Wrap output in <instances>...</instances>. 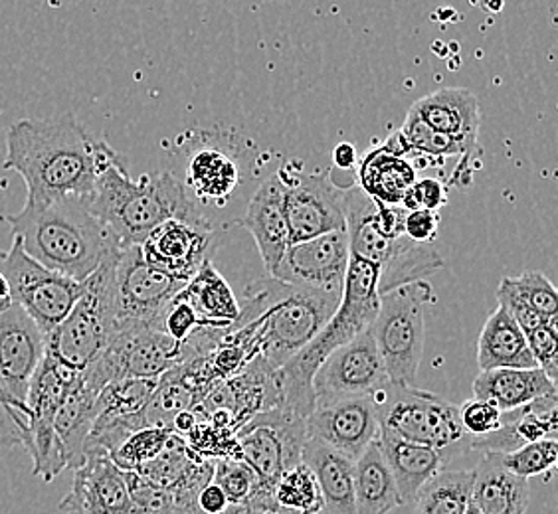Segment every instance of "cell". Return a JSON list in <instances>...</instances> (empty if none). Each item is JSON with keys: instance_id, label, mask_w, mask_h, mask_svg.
Listing matches in <instances>:
<instances>
[{"instance_id": "obj_1", "label": "cell", "mask_w": 558, "mask_h": 514, "mask_svg": "<svg viewBox=\"0 0 558 514\" xmlns=\"http://www.w3.org/2000/svg\"><path fill=\"white\" fill-rule=\"evenodd\" d=\"M119 155L96 139L72 113L50 119H21L7 133L2 167L19 172L26 203L89 198L97 179Z\"/></svg>"}, {"instance_id": "obj_2", "label": "cell", "mask_w": 558, "mask_h": 514, "mask_svg": "<svg viewBox=\"0 0 558 514\" xmlns=\"http://www.w3.org/2000/svg\"><path fill=\"white\" fill-rule=\"evenodd\" d=\"M339 301L341 293L298 287L271 276L258 279L244 291L240 317L228 334L250 363L281 368L331 319Z\"/></svg>"}, {"instance_id": "obj_3", "label": "cell", "mask_w": 558, "mask_h": 514, "mask_svg": "<svg viewBox=\"0 0 558 514\" xmlns=\"http://www.w3.org/2000/svg\"><path fill=\"white\" fill-rule=\"evenodd\" d=\"M4 220L28 256L74 281L89 278L109 254L123 247L92 212L87 198L26 203L19 215Z\"/></svg>"}, {"instance_id": "obj_4", "label": "cell", "mask_w": 558, "mask_h": 514, "mask_svg": "<svg viewBox=\"0 0 558 514\" xmlns=\"http://www.w3.org/2000/svg\"><path fill=\"white\" fill-rule=\"evenodd\" d=\"M87 203L123 247L140 246L157 225L171 218L205 220L174 174L147 172L133 181L121 157L101 171Z\"/></svg>"}, {"instance_id": "obj_5", "label": "cell", "mask_w": 558, "mask_h": 514, "mask_svg": "<svg viewBox=\"0 0 558 514\" xmlns=\"http://www.w3.org/2000/svg\"><path fill=\"white\" fill-rule=\"evenodd\" d=\"M378 268L361 257L351 256L344 273L343 293L337 311L323 325L310 343L278 368L281 406L307 418L315 404L313 376L335 348L368 331L378 311Z\"/></svg>"}, {"instance_id": "obj_6", "label": "cell", "mask_w": 558, "mask_h": 514, "mask_svg": "<svg viewBox=\"0 0 558 514\" xmlns=\"http://www.w3.org/2000/svg\"><path fill=\"white\" fill-rule=\"evenodd\" d=\"M77 376L80 372L44 354L28 388L26 409L0 407V445H22L28 451L34 461V475L43 481H54L65 469L54 419Z\"/></svg>"}, {"instance_id": "obj_7", "label": "cell", "mask_w": 558, "mask_h": 514, "mask_svg": "<svg viewBox=\"0 0 558 514\" xmlns=\"http://www.w3.org/2000/svg\"><path fill=\"white\" fill-rule=\"evenodd\" d=\"M121 249L109 254L99 268L84 279V290L72 311L46 334V354L75 372H84L106 351L111 336L118 331L113 309V269Z\"/></svg>"}, {"instance_id": "obj_8", "label": "cell", "mask_w": 558, "mask_h": 514, "mask_svg": "<svg viewBox=\"0 0 558 514\" xmlns=\"http://www.w3.org/2000/svg\"><path fill=\"white\" fill-rule=\"evenodd\" d=\"M429 303H434V290L426 279L380 293L378 311L368 331L390 382H416L426 343Z\"/></svg>"}, {"instance_id": "obj_9", "label": "cell", "mask_w": 558, "mask_h": 514, "mask_svg": "<svg viewBox=\"0 0 558 514\" xmlns=\"http://www.w3.org/2000/svg\"><path fill=\"white\" fill-rule=\"evenodd\" d=\"M378 428L434 450H468L470 436L460 421V406L414 384L387 382L375 396Z\"/></svg>"}, {"instance_id": "obj_10", "label": "cell", "mask_w": 558, "mask_h": 514, "mask_svg": "<svg viewBox=\"0 0 558 514\" xmlns=\"http://www.w3.org/2000/svg\"><path fill=\"white\" fill-rule=\"evenodd\" d=\"M183 360V344L171 339L159 325L135 322L118 327L106 351L87 366L82 378L99 394L113 380L159 378Z\"/></svg>"}, {"instance_id": "obj_11", "label": "cell", "mask_w": 558, "mask_h": 514, "mask_svg": "<svg viewBox=\"0 0 558 514\" xmlns=\"http://www.w3.org/2000/svg\"><path fill=\"white\" fill-rule=\"evenodd\" d=\"M0 273L9 281L14 303L44 334L64 321L84 290V281L60 276L28 256L16 236H12L9 252H0Z\"/></svg>"}, {"instance_id": "obj_12", "label": "cell", "mask_w": 558, "mask_h": 514, "mask_svg": "<svg viewBox=\"0 0 558 514\" xmlns=\"http://www.w3.org/2000/svg\"><path fill=\"white\" fill-rule=\"evenodd\" d=\"M238 455L256 472L264 489L274 487L279 475L298 465L307 441L305 418L286 407L258 412L236 429Z\"/></svg>"}, {"instance_id": "obj_13", "label": "cell", "mask_w": 558, "mask_h": 514, "mask_svg": "<svg viewBox=\"0 0 558 514\" xmlns=\"http://www.w3.org/2000/svg\"><path fill=\"white\" fill-rule=\"evenodd\" d=\"M278 174L291 244L344 230L343 186L329 174L303 172L295 162L281 167Z\"/></svg>"}, {"instance_id": "obj_14", "label": "cell", "mask_w": 558, "mask_h": 514, "mask_svg": "<svg viewBox=\"0 0 558 514\" xmlns=\"http://www.w3.org/2000/svg\"><path fill=\"white\" fill-rule=\"evenodd\" d=\"M184 285L183 279L172 278L150 266L140 246L123 247L113 269V309L118 327L135 322L159 325L165 307Z\"/></svg>"}, {"instance_id": "obj_15", "label": "cell", "mask_w": 558, "mask_h": 514, "mask_svg": "<svg viewBox=\"0 0 558 514\" xmlns=\"http://www.w3.org/2000/svg\"><path fill=\"white\" fill-rule=\"evenodd\" d=\"M46 354V334L21 305L0 313V407L26 409L33 376Z\"/></svg>"}, {"instance_id": "obj_16", "label": "cell", "mask_w": 558, "mask_h": 514, "mask_svg": "<svg viewBox=\"0 0 558 514\" xmlns=\"http://www.w3.org/2000/svg\"><path fill=\"white\" fill-rule=\"evenodd\" d=\"M390 382L371 331L335 348L313 376L315 400L327 397L375 396Z\"/></svg>"}, {"instance_id": "obj_17", "label": "cell", "mask_w": 558, "mask_h": 514, "mask_svg": "<svg viewBox=\"0 0 558 514\" xmlns=\"http://www.w3.org/2000/svg\"><path fill=\"white\" fill-rule=\"evenodd\" d=\"M349 259L347 232L335 230L290 244L269 276L298 287L343 293Z\"/></svg>"}, {"instance_id": "obj_18", "label": "cell", "mask_w": 558, "mask_h": 514, "mask_svg": "<svg viewBox=\"0 0 558 514\" xmlns=\"http://www.w3.org/2000/svg\"><path fill=\"white\" fill-rule=\"evenodd\" d=\"M307 438L341 451L356 460L378 436L373 396L327 397L315 400L305 418Z\"/></svg>"}, {"instance_id": "obj_19", "label": "cell", "mask_w": 558, "mask_h": 514, "mask_svg": "<svg viewBox=\"0 0 558 514\" xmlns=\"http://www.w3.org/2000/svg\"><path fill=\"white\" fill-rule=\"evenodd\" d=\"M60 514H143L133 503L125 472L108 453H87L74 469L72 489L60 503Z\"/></svg>"}, {"instance_id": "obj_20", "label": "cell", "mask_w": 558, "mask_h": 514, "mask_svg": "<svg viewBox=\"0 0 558 514\" xmlns=\"http://www.w3.org/2000/svg\"><path fill=\"white\" fill-rule=\"evenodd\" d=\"M140 247L150 266L172 278L189 281L206 259H210L215 230L206 218L198 222L171 218L157 225Z\"/></svg>"}, {"instance_id": "obj_21", "label": "cell", "mask_w": 558, "mask_h": 514, "mask_svg": "<svg viewBox=\"0 0 558 514\" xmlns=\"http://www.w3.org/2000/svg\"><path fill=\"white\" fill-rule=\"evenodd\" d=\"M238 224L252 234L259 257L268 273H271L278 266L279 257L283 256L291 244L290 225L283 206V184L278 172L259 184L258 191L247 204L246 216Z\"/></svg>"}, {"instance_id": "obj_22", "label": "cell", "mask_w": 558, "mask_h": 514, "mask_svg": "<svg viewBox=\"0 0 558 514\" xmlns=\"http://www.w3.org/2000/svg\"><path fill=\"white\" fill-rule=\"evenodd\" d=\"M557 396L541 397L526 406L504 412L501 428L482 438H472L468 450L509 453L525 443L557 440Z\"/></svg>"}, {"instance_id": "obj_23", "label": "cell", "mask_w": 558, "mask_h": 514, "mask_svg": "<svg viewBox=\"0 0 558 514\" xmlns=\"http://www.w3.org/2000/svg\"><path fill=\"white\" fill-rule=\"evenodd\" d=\"M376 441L404 504L412 503L420 489L444 469V455L429 445L404 440L385 428H378Z\"/></svg>"}, {"instance_id": "obj_24", "label": "cell", "mask_w": 558, "mask_h": 514, "mask_svg": "<svg viewBox=\"0 0 558 514\" xmlns=\"http://www.w3.org/2000/svg\"><path fill=\"white\" fill-rule=\"evenodd\" d=\"M473 396L492 402L501 412H511L541 397L557 396V382L538 366L492 368L482 370L473 380Z\"/></svg>"}, {"instance_id": "obj_25", "label": "cell", "mask_w": 558, "mask_h": 514, "mask_svg": "<svg viewBox=\"0 0 558 514\" xmlns=\"http://www.w3.org/2000/svg\"><path fill=\"white\" fill-rule=\"evenodd\" d=\"M482 514H525L529 479L509 472L501 453L487 451L473 469L472 501Z\"/></svg>"}, {"instance_id": "obj_26", "label": "cell", "mask_w": 558, "mask_h": 514, "mask_svg": "<svg viewBox=\"0 0 558 514\" xmlns=\"http://www.w3.org/2000/svg\"><path fill=\"white\" fill-rule=\"evenodd\" d=\"M410 109L438 133L473 143L480 139V101L465 87H444L420 97Z\"/></svg>"}, {"instance_id": "obj_27", "label": "cell", "mask_w": 558, "mask_h": 514, "mask_svg": "<svg viewBox=\"0 0 558 514\" xmlns=\"http://www.w3.org/2000/svg\"><path fill=\"white\" fill-rule=\"evenodd\" d=\"M301 461L310 465L322 489L323 514H359L354 503V461L351 457L307 438Z\"/></svg>"}, {"instance_id": "obj_28", "label": "cell", "mask_w": 558, "mask_h": 514, "mask_svg": "<svg viewBox=\"0 0 558 514\" xmlns=\"http://www.w3.org/2000/svg\"><path fill=\"white\" fill-rule=\"evenodd\" d=\"M181 293L193 305L203 331L228 332L236 325L240 303L228 281L215 268L213 257L186 281Z\"/></svg>"}, {"instance_id": "obj_29", "label": "cell", "mask_w": 558, "mask_h": 514, "mask_svg": "<svg viewBox=\"0 0 558 514\" xmlns=\"http://www.w3.org/2000/svg\"><path fill=\"white\" fill-rule=\"evenodd\" d=\"M96 390L86 384L80 372L56 414V438L64 455L65 469H75L86 460L87 436L96 419Z\"/></svg>"}, {"instance_id": "obj_30", "label": "cell", "mask_w": 558, "mask_h": 514, "mask_svg": "<svg viewBox=\"0 0 558 514\" xmlns=\"http://www.w3.org/2000/svg\"><path fill=\"white\" fill-rule=\"evenodd\" d=\"M477 365L492 368H535L526 334L515 319L499 305L485 321L477 339Z\"/></svg>"}, {"instance_id": "obj_31", "label": "cell", "mask_w": 558, "mask_h": 514, "mask_svg": "<svg viewBox=\"0 0 558 514\" xmlns=\"http://www.w3.org/2000/svg\"><path fill=\"white\" fill-rule=\"evenodd\" d=\"M240 184V167L220 145L206 143L193 150L186 162V181L189 188L201 203H228Z\"/></svg>"}, {"instance_id": "obj_32", "label": "cell", "mask_w": 558, "mask_h": 514, "mask_svg": "<svg viewBox=\"0 0 558 514\" xmlns=\"http://www.w3.org/2000/svg\"><path fill=\"white\" fill-rule=\"evenodd\" d=\"M418 181L416 167L410 159L387 149L385 145L371 150L359 162L356 186L375 203L400 204L410 186Z\"/></svg>"}, {"instance_id": "obj_33", "label": "cell", "mask_w": 558, "mask_h": 514, "mask_svg": "<svg viewBox=\"0 0 558 514\" xmlns=\"http://www.w3.org/2000/svg\"><path fill=\"white\" fill-rule=\"evenodd\" d=\"M354 503L359 514H388L404 504L376 440L354 460Z\"/></svg>"}, {"instance_id": "obj_34", "label": "cell", "mask_w": 558, "mask_h": 514, "mask_svg": "<svg viewBox=\"0 0 558 514\" xmlns=\"http://www.w3.org/2000/svg\"><path fill=\"white\" fill-rule=\"evenodd\" d=\"M444 266L446 261L434 244H420L402 234L395 240L385 264L378 268V293L426 279Z\"/></svg>"}, {"instance_id": "obj_35", "label": "cell", "mask_w": 558, "mask_h": 514, "mask_svg": "<svg viewBox=\"0 0 558 514\" xmlns=\"http://www.w3.org/2000/svg\"><path fill=\"white\" fill-rule=\"evenodd\" d=\"M472 472L436 473L414 497L412 514H465L472 501Z\"/></svg>"}, {"instance_id": "obj_36", "label": "cell", "mask_w": 558, "mask_h": 514, "mask_svg": "<svg viewBox=\"0 0 558 514\" xmlns=\"http://www.w3.org/2000/svg\"><path fill=\"white\" fill-rule=\"evenodd\" d=\"M159 378H121L99 390L96 397L97 419L145 418Z\"/></svg>"}, {"instance_id": "obj_37", "label": "cell", "mask_w": 558, "mask_h": 514, "mask_svg": "<svg viewBox=\"0 0 558 514\" xmlns=\"http://www.w3.org/2000/svg\"><path fill=\"white\" fill-rule=\"evenodd\" d=\"M404 145L409 147V159L412 155L422 159H448V157H465V155H482L480 143L475 140H462L438 133L428 127L422 119L410 109L402 127L398 128Z\"/></svg>"}, {"instance_id": "obj_38", "label": "cell", "mask_w": 558, "mask_h": 514, "mask_svg": "<svg viewBox=\"0 0 558 514\" xmlns=\"http://www.w3.org/2000/svg\"><path fill=\"white\" fill-rule=\"evenodd\" d=\"M274 501L295 514H322L323 497L307 463L300 461L281 473L271 487Z\"/></svg>"}, {"instance_id": "obj_39", "label": "cell", "mask_w": 558, "mask_h": 514, "mask_svg": "<svg viewBox=\"0 0 558 514\" xmlns=\"http://www.w3.org/2000/svg\"><path fill=\"white\" fill-rule=\"evenodd\" d=\"M194 455L196 453L186 445L184 438L172 431L161 453L147 463H143L135 472L143 475L145 479H149L150 482L159 485L162 489L171 491L177 481L183 477V473L186 472Z\"/></svg>"}, {"instance_id": "obj_40", "label": "cell", "mask_w": 558, "mask_h": 514, "mask_svg": "<svg viewBox=\"0 0 558 514\" xmlns=\"http://www.w3.org/2000/svg\"><path fill=\"white\" fill-rule=\"evenodd\" d=\"M172 431L161 426H145L133 431L109 457L123 472H135L143 463L157 457Z\"/></svg>"}, {"instance_id": "obj_41", "label": "cell", "mask_w": 558, "mask_h": 514, "mask_svg": "<svg viewBox=\"0 0 558 514\" xmlns=\"http://www.w3.org/2000/svg\"><path fill=\"white\" fill-rule=\"evenodd\" d=\"M213 479L222 487L228 501L236 509L244 506L259 489H264L256 472L242 457L215 460Z\"/></svg>"}, {"instance_id": "obj_42", "label": "cell", "mask_w": 558, "mask_h": 514, "mask_svg": "<svg viewBox=\"0 0 558 514\" xmlns=\"http://www.w3.org/2000/svg\"><path fill=\"white\" fill-rule=\"evenodd\" d=\"M501 461L509 472L523 479L555 472L558 463L557 440H538L525 443L509 453H501Z\"/></svg>"}, {"instance_id": "obj_43", "label": "cell", "mask_w": 558, "mask_h": 514, "mask_svg": "<svg viewBox=\"0 0 558 514\" xmlns=\"http://www.w3.org/2000/svg\"><path fill=\"white\" fill-rule=\"evenodd\" d=\"M526 305L548 319H558V293L553 281L541 271H525L519 278H504Z\"/></svg>"}, {"instance_id": "obj_44", "label": "cell", "mask_w": 558, "mask_h": 514, "mask_svg": "<svg viewBox=\"0 0 558 514\" xmlns=\"http://www.w3.org/2000/svg\"><path fill=\"white\" fill-rule=\"evenodd\" d=\"M529 351L535 365L557 382L558 378V327L557 321L543 322L537 329L526 332Z\"/></svg>"}, {"instance_id": "obj_45", "label": "cell", "mask_w": 558, "mask_h": 514, "mask_svg": "<svg viewBox=\"0 0 558 514\" xmlns=\"http://www.w3.org/2000/svg\"><path fill=\"white\" fill-rule=\"evenodd\" d=\"M460 421L468 436L482 438L501 428L504 412L497 409L492 402L473 397L460 406Z\"/></svg>"}, {"instance_id": "obj_46", "label": "cell", "mask_w": 558, "mask_h": 514, "mask_svg": "<svg viewBox=\"0 0 558 514\" xmlns=\"http://www.w3.org/2000/svg\"><path fill=\"white\" fill-rule=\"evenodd\" d=\"M125 481L130 489L133 503L137 504L143 514L161 513L174 506L172 504V493L169 489H162L159 485L145 479L137 472H125Z\"/></svg>"}, {"instance_id": "obj_47", "label": "cell", "mask_w": 558, "mask_h": 514, "mask_svg": "<svg viewBox=\"0 0 558 514\" xmlns=\"http://www.w3.org/2000/svg\"><path fill=\"white\" fill-rule=\"evenodd\" d=\"M448 204V184L441 183L440 179H420L412 184L409 193L404 194L400 206L404 210H434L440 212L441 206Z\"/></svg>"}, {"instance_id": "obj_48", "label": "cell", "mask_w": 558, "mask_h": 514, "mask_svg": "<svg viewBox=\"0 0 558 514\" xmlns=\"http://www.w3.org/2000/svg\"><path fill=\"white\" fill-rule=\"evenodd\" d=\"M497 301L515 319L517 325L523 329L525 334L541 327L543 322L558 321V319H548L545 315L535 311L531 305H526L525 301L521 299L515 291L505 283L504 279H501V283L497 287Z\"/></svg>"}, {"instance_id": "obj_49", "label": "cell", "mask_w": 558, "mask_h": 514, "mask_svg": "<svg viewBox=\"0 0 558 514\" xmlns=\"http://www.w3.org/2000/svg\"><path fill=\"white\" fill-rule=\"evenodd\" d=\"M440 230V215L434 210H410L404 218V236L420 242V244H434Z\"/></svg>"}, {"instance_id": "obj_50", "label": "cell", "mask_w": 558, "mask_h": 514, "mask_svg": "<svg viewBox=\"0 0 558 514\" xmlns=\"http://www.w3.org/2000/svg\"><path fill=\"white\" fill-rule=\"evenodd\" d=\"M234 514H295L288 511V509H283V506H279L276 501H274V494L269 489H259L258 493L254 494L250 501H247L244 506H240L236 509V513Z\"/></svg>"}, {"instance_id": "obj_51", "label": "cell", "mask_w": 558, "mask_h": 514, "mask_svg": "<svg viewBox=\"0 0 558 514\" xmlns=\"http://www.w3.org/2000/svg\"><path fill=\"white\" fill-rule=\"evenodd\" d=\"M333 164L341 171H353L359 164V155L351 143H339L333 149Z\"/></svg>"}, {"instance_id": "obj_52", "label": "cell", "mask_w": 558, "mask_h": 514, "mask_svg": "<svg viewBox=\"0 0 558 514\" xmlns=\"http://www.w3.org/2000/svg\"><path fill=\"white\" fill-rule=\"evenodd\" d=\"M0 297H11V287H9V281L0 273Z\"/></svg>"}, {"instance_id": "obj_53", "label": "cell", "mask_w": 558, "mask_h": 514, "mask_svg": "<svg viewBox=\"0 0 558 514\" xmlns=\"http://www.w3.org/2000/svg\"><path fill=\"white\" fill-rule=\"evenodd\" d=\"M155 514H183L179 509H174V506H171V509H167V511H161V513H155Z\"/></svg>"}, {"instance_id": "obj_54", "label": "cell", "mask_w": 558, "mask_h": 514, "mask_svg": "<svg viewBox=\"0 0 558 514\" xmlns=\"http://www.w3.org/2000/svg\"><path fill=\"white\" fill-rule=\"evenodd\" d=\"M465 514H482L475 506H473L472 503H470V506H468V511H465Z\"/></svg>"}]
</instances>
